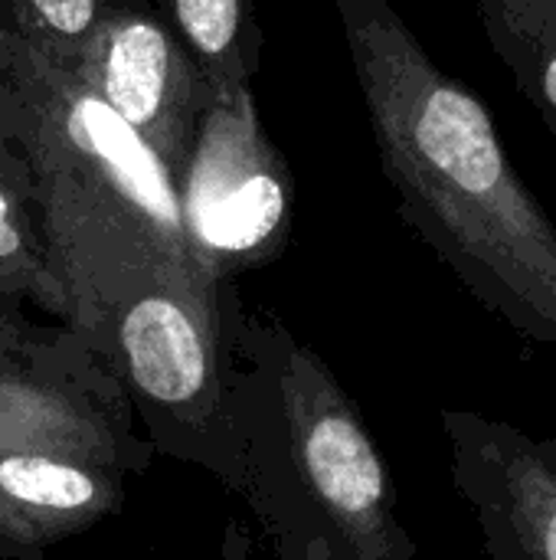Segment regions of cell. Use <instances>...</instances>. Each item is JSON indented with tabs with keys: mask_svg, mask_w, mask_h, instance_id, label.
Returning <instances> with one entry per match:
<instances>
[{
	"mask_svg": "<svg viewBox=\"0 0 556 560\" xmlns=\"http://www.w3.org/2000/svg\"><path fill=\"white\" fill-rule=\"evenodd\" d=\"M0 560H29V558H26L20 548H13L10 541H3V538H0Z\"/></svg>",
	"mask_w": 556,
	"mask_h": 560,
	"instance_id": "16",
	"label": "cell"
},
{
	"mask_svg": "<svg viewBox=\"0 0 556 560\" xmlns=\"http://www.w3.org/2000/svg\"><path fill=\"white\" fill-rule=\"evenodd\" d=\"M400 217L514 331L556 345V226L485 102L387 0H334Z\"/></svg>",
	"mask_w": 556,
	"mask_h": 560,
	"instance_id": "1",
	"label": "cell"
},
{
	"mask_svg": "<svg viewBox=\"0 0 556 560\" xmlns=\"http://www.w3.org/2000/svg\"><path fill=\"white\" fill-rule=\"evenodd\" d=\"M439 420L488 560H556V440L475 410H442Z\"/></svg>",
	"mask_w": 556,
	"mask_h": 560,
	"instance_id": "8",
	"label": "cell"
},
{
	"mask_svg": "<svg viewBox=\"0 0 556 560\" xmlns=\"http://www.w3.org/2000/svg\"><path fill=\"white\" fill-rule=\"evenodd\" d=\"M128 472L75 456L0 453V538L29 560L118 515Z\"/></svg>",
	"mask_w": 556,
	"mask_h": 560,
	"instance_id": "9",
	"label": "cell"
},
{
	"mask_svg": "<svg viewBox=\"0 0 556 560\" xmlns=\"http://www.w3.org/2000/svg\"><path fill=\"white\" fill-rule=\"evenodd\" d=\"M0 141L29 190L75 335L151 282L220 295L184 240L164 161L62 62L0 30Z\"/></svg>",
	"mask_w": 556,
	"mask_h": 560,
	"instance_id": "2",
	"label": "cell"
},
{
	"mask_svg": "<svg viewBox=\"0 0 556 560\" xmlns=\"http://www.w3.org/2000/svg\"><path fill=\"white\" fill-rule=\"evenodd\" d=\"M167 20L203 69L213 95L252 89L262 52L252 0H167Z\"/></svg>",
	"mask_w": 556,
	"mask_h": 560,
	"instance_id": "11",
	"label": "cell"
},
{
	"mask_svg": "<svg viewBox=\"0 0 556 560\" xmlns=\"http://www.w3.org/2000/svg\"><path fill=\"white\" fill-rule=\"evenodd\" d=\"M36 325L26 315H0V368H7L23 351Z\"/></svg>",
	"mask_w": 556,
	"mask_h": 560,
	"instance_id": "14",
	"label": "cell"
},
{
	"mask_svg": "<svg viewBox=\"0 0 556 560\" xmlns=\"http://www.w3.org/2000/svg\"><path fill=\"white\" fill-rule=\"evenodd\" d=\"M216 560H256V545H252V535L242 522L229 518L223 525V538H220V551Z\"/></svg>",
	"mask_w": 556,
	"mask_h": 560,
	"instance_id": "15",
	"label": "cell"
},
{
	"mask_svg": "<svg viewBox=\"0 0 556 560\" xmlns=\"http://www.w3.org/2000/svg\"><path fill=\"white\" fill-rule=\"evenodd\" d=\"M111 7L115 0H3L7 20L0 30L69 66Z\"/></svg>",
	"mask_w": 556,
	"mask_h": 560,
	"instance_id": "13",
	"label": "cell"
},
{
	"mask_svg": "<svg viewBox=\"0 0 556 560\" xmlns=\"http://www.w3.org/2000/svg\"><path fill=\"white\" fill-rule=\"evenodd\" d=\"M26 305L69 322V299L49 266L36 210L13 154L0 144V315H26Z\"/></svg>",
	"mask_w": 556,
	"mask_h": 560,
	"instance_id": "10",
	"label": "cell"
},
{
	"mask_svg": "<svg viewBox=\"0 0 556 560\" xmlns=\"http://www.w3.org/2000/svg\"><path fill=\"white\" fill-rule=\"evenodd\" d=\"M239 492L275 560H416L390 466L328 361L223 285Z\"/></svg>",
	"mask_w": 556,
	"mask_h": 560,
	"instance_id": "3",
	"label": "cell"
},
{
	"mask_svg": "<svg viewBox=\"0 0 556 560\" xmlns=\"http://www.w3.org/2000/svg\"><path fill=\"white\" fill-rule=\"evenodd\" d=\"M66 69L164 161L177 184L213 89L170 20L141 0H115Z\"/></svg>",
	"mask_w": 556,
	"mask_h": 560,
	"instance_id": "7",
	"label": "cell"
},
{
	"mask_svg": "<svg viewBox=\"0 0 556 560\" xmlns=\"http://www.w3.org/2000/svg\"><path fill=\"white\" fill-rule=\"evenodd\" d=\"M177 203L197 272L223 289L272 262L292 233V167L262 128L252 89L213 95L203 108Z\"/></svg>",
	"mask_w": 556,
	"mask_h": 560,
	"instance_id": "5",
	"label": "cell"
},
{
	"mask_svg": "<svg viewBox=\"0 0 556 560\" xmlns=\"http://www.w3.org/2000/svg\"><path fill=\"white\" fill-rule=\"evenodd\" d=\"M79 338L125 390L157 456L197 466L239 492L242 440L223 335V292L203 295L151 282L98 312Z\"/></svg>",
	"mask_w": 556,
	"mask_h": 560,
	"instance_id": "4",
	"label": "cell"
},
{
	"mask_svg": "<svg viewBox=\"0 0 556 560\" xmlns=\"http://www.w3.org/2000/svg\"><path fill=\"white\" fill-rule=\"evenodd\" d=\"M0 453H49L141 476L157 450L98 354L66 325H36L0 368Z\"/></svg>",
	"mask_w": 556,
	"mask_h": 560,
	"instance_id": "6",
	"label": "cell"
},
{
	"mask_svg": "<svg viewBox=\"0 0 556 560\" xmlns=\"http://www.w3.org/2000/svg\"><path fill=\"white\" fill-rule=\"evenodd\" d=\"M495 56L556 135V0H475Z\"/></svg>",
	"mask_w": 556,
	"mask_h": 560,
	"instance_id": "12",
	"label": "cell"
}]
</instances>
